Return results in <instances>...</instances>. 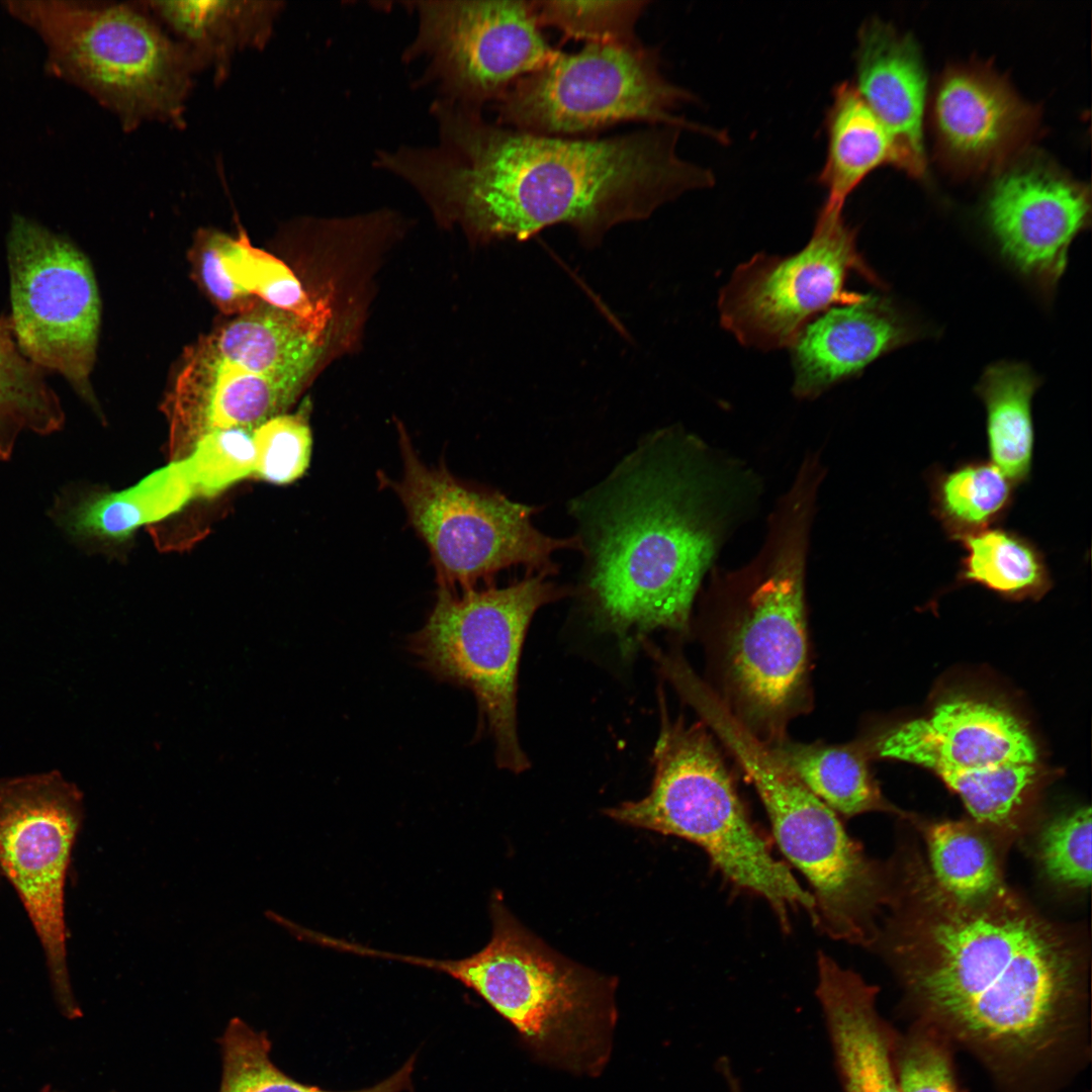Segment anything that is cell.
Returning a JSON list of instances; mask_svg holds the SVG:
<instances>
[{
    "mask_svg": "<svg viewBox=\"0 0 1092 1092\" xmlns=\"http://www.w3.org/2000/svg\"><path fill=\"white\" fill-rule=\"evenodd\" d=\"M826 131L827 154L819 175L827 192L822 208L842 211L851 192L880 166L893 165L911 175L905 155L854 84L835 87Z\"/></svg>",
    "mask_w": 1092,
    "mask_h": 1092,
    "instance_id": "cell-26",
    "label": "cell"
},
{
    "mask_svg": "<svg viewBox=\"0 0 1092 1092\" xmlns=\"http://www.w3.org/2000/svg\"><path fill=\"white\" fill-rule=\"evenodd\" d=\"M883 946L911 1021L972 1056L997 1092H1065L1091 1062L1084 957L1005 886L958 899L911 855Z\"/></svg>",
    "mask_w": 1092,
    "mask_h": 1092,
    "instance_id": "cell-1",
    "label": "cell"
},
{
    "mask_svg": "<svg viewBox=\"0 0 1092 1092\" xmlns=\"http://www.w3.org/2000/svg\"><path fill=\"white\" fill-rule=\"evenodd\" d=\"M821 476L798 470L768 519L754 558L713 569L706 608L711 691L763 742L811 705L805 600L807 556Z\"/></svg>",
    "mask_w": 1092,
    "mask_h": 1092,
    "instance_id": "cell-4",
    "label": "cell"
},
{
    "mask_svg": "<svg viewBox=\"0 0 1092 1092\" xmlns=\"http://www.w3.org/2000/svg\"><path fill=\"white\" fill-rule=\"evenodd\" d=\"M195 490L183 459L171 461L124 490L81 492L64 487L50 517L78 544L122 542L140 527L182 510Z\"/></svg>",
    "mask_w": 1092,
    "mask_h": 1092,
    "instance_id": "cell-23",
    "label": "cell"
},
{
    "mask_svg": "<svg viewBox=\"0 0 1092 1092\" xmlns=\"http://www.w3.org/2000/svg\"><path fill=\"white\" fill-rule=\"evenodd\" d=\"M11 312L16 344L41 370L61 374L96 407L90 384L101 302L86 255L69 239L14 214L7 235Z\"/></svg>",
    "mask_w": 1092,
    "mask_h": 1092,
    "instance_id": "cell-13",
    "label": "cell"
},
{
    "mask_svg": "<svg viewBox=\"0 0 1092 1092\" xmlns=\"http://www.w3.org/2000/svg\"><path fill=\"white\" fill-rule=\"evenodd\" d=\"M492 933L479 951L439 960L372 948L371 958L444 973L481 996L535 1048L580 1044L589 1027L614 1019L616 980L566 959L524 927L499 895L490 902Z\"/></svg>",
    "mask_w": 1092,
    "mask_h": 1092,
    "instance_id": "cell-9",
    "label": "cell"
},
{
    "mask_svg": "<svg viewBox=\"0 0 1092 1092\" xmlns=\"http://www.w3.org/2000/svg\"><path fill=\"white\" fill-rule=\"evenodd\" d=\"M222 235L212 229L200 230L190 250V260L198 282L212 302L226 314L240 315L261 301L240 290L225 273L220 256Z\"/></svg>",
    "mask_w": 1092,
    "mask_h": 1092,
    "instance_id": "cell-40",
    "label": "cell"
},
{
    "mask_svg": "<svg viewBox=\"0 0 1092 1092\" xmlns=\"http://www.w3.org/2000/svg\"><path fill=\"white\" fill-rule=\"evenodd\" d=\"M764 743L779 762L836 814L852 817L872 811L897 813L883 798L858 742L804 743L785 735Z\"/></svg>",
    "mask_w": 1092,
    "mask_h": 1092,
    "instance_id": "cell-27",
    "label": "cell"
},
{
    "mask_svg": "<svg viewBox=\"0 0 1092 1092\" xmlns=\"http://www.w3.org/2000/svg\"><path fill=\"white\" fill-rule=\"evenodd\" d=\"M402 4L415 15L416 28L401 58L420 65L416 82L433 89L434 101L482 111L559 53L543 36L533 1Z\"/></svg>",
    "mask_w": 1092,
    "mask_h": 1092,
    "instance_id": "cell-12",
    "label": "cell"
},
{
    "mask_svg": "<svg viewBox=\"0 0 1092 1092\" xmlns=\"http://www.w3.org/2000/svg\"><path fill=\"white\" fill-rule=\"evenodd\" d=\"M928 870L936 884L965 900L986 898L1005 885L987 833L964 821H940L923 828Z\"/></svg>",
    "mask_w": 1092,
    "mask_h": 1092,
    "instance_id": "cell-31",
    "label": "cell"
},
{
    "mask_svg": "<svg viewBox=\"0 0 1092 1092\" xmlns=\"http://www.w3.org/2000/svg\"><path fill=\"white\" fill-rule=\"evenodd\" d=\"M310 407L309 399L305 398L295 413L278 415L253 431L254 475L285 485L306 472L312 450Z\"/></svg>",
    "mask_w": 1092,
    "mask_h": 1092,
    "instance_id": "cell-36",
    "label": "cell"
},
{
    "mask_svg": "<svg viewBox=\"0 0 1092 1092\" xmlns=\"http://www.w3.org/2000/svg\"><path fill=\"white\" fill-rule=\"evenodd\" d=\"M327 328L260 302L201 338L218 357L269 377H308L324 349Z\"/></svg>",
    "mask_w": 1092,
    "mask_h": 1092,
    "instance_id": "cell-25",
    "label": "cell"
},
{
    "mask_svg": "<svg viewBox=\"0 0 1092 1092\" xmlns=\"http://www.w3.org/2000/svg\"><path fill=\"white\" fill-rule=\"evenodd\" d=\"M430 112L434 144L380 149L372 166L483 238L527 240L564 223L592 246L616 224L712 185L708 170L676 154L675 126L572 139L522 131L437 101Z\"/></svg>",
    "mask_w": 1092,
    "mask_h": 1092,
    "instance_id": "cell-2",
    "label": "cell"
},
{
    "mask_svg": "<svg viewBox=\"0 0 1092 1092\" xmlns=\"http://www.w3.org/2000/svg\"><path fill=\"white\" fill-rule=\"evenodd\" d=\"M962 544L959 577L1009 598L1038 597L1051 586V573L1037 547L1002 528H986L953 539Z\"/></svg>",
    "mask_w": 1092,
    "mask_h": 1092,
    "instance_id": "cell-30",
    "label": "cell"
},
{
    "mask_svg": "<svg viewBox=\"0 0 1092 1092\" xmlns=\"http://www.w3.org/2000/svg\"><path fill=\"white\" fill-rule=\"evenodd\" d=\"M714 733L753 784L787 858L813 889V922L833 938L871 945L887 904L886 877L845 831L837 814L813 795L738 721L723 716Z\"/></svg>",
    "mask_w": 1092,
    "mask_h": 1092,
    "instance_id": "cell-7",
    "label": "cell"
},
{
    "mask_svg": "<svg viewBox=\"0 0 1092 1092\" xmlns=\"http://www.w3.org/2000/svg\"><path fill=\"white\" fill-rule=\"evenodd\" d=\"M1014 484L991 461H972L937 474L932 509L951 539L989 528L1009 509Z\"/></svg>",
    "mask_w": 1092,
    "mask_h": 1092,
    "instance_id": "cell-32",
    "label": "cell"
},
{
    "mask_svg": "<svg viewBox=\"0 0 1092 1092\" xmlns=\"http://www.w3.org/2000/svg\"><path fill=\"white\" fill-rule=\"evenodd\" d=\"M540 26L587 43L636 40L635 25L648 4L635 1H533Z\"/></svg>",
    "mask_w": 1092,
    "mask_h": 1092,
    "instance_id": "cell-35",
    "label": "cell"
},
{
    "mask_svg": "<svg viewBox=\"0 0 1092 1092\" xmlns=\"http://www.w3.org/2000/svg\"><path fill=\"white\" fill-rule=\"evenodd\" d=\"M183 358L163 404L169 422L171 461L187 457L196 442L212 431H254L284 414L307 379L253 373L218 357L200 340L187 349Z\"/></svg>",
    "mask_w": 1092,
    "mask_h": 1092,
    "instance_id": "cell-19",
    "label": "cell"
},
{
    "mask_svg": "<svg viewBox=\"0 0 1092 1092\" xmlns=\"http://www.w3.org/2000/svg\"><path fill=\"white\" fill-rule=\"evenodd\" d=\"M399 447L401 478L379 479L393 489L427 545L440 589H473L479 579L512 566L545 574L557 550L579 547L577 537L553 538L537 530L533 508L470 487L444 465L427 466L403 434Z\"/></svg>",
    "mask_w": 1092,
    "mask_h": 1092,
    "instance_id": "cell-11",
    "label": "cell"
},
{
    "mask_svg": "<svg viewBox=\"0 0 1092 1092\" xmlns=\"http://www.w3.org/2000/svg\"><path fill=\"white\" fill-rule=\"evenodd\" d=\"M1039 109L982 64L947 67L932 97L931 120L939 157L960 172L1001 166L1032 138Z\"/></svg>",
    "mask_w": 1092,
    "mask_h": 1092,
    "instance_id": "cell-18",
    "label": "cell"
},
{
    "mask_svg": "<svg viewBox=\"0 0 1092 1092\" xmlns=\"http://www.w3.org/2000/svg\"><path fill=\"white\" fill-rule=\"evenodd\" d=\"M660 707L649 794L609 808L606 815L697 844L729 882L769 903L783 923L797 907L813 919L812 894L774 856L752 825L708 727L669 720L662 701Z\"/></svg>",
    "mask_w": 1092,
    "mask_h": 1092,
    "instance_id": "cell-6",
    "label": "cell"
},
{
    "mask_svg": "<svg viewBox=\"0 0 1092 1092\" xmlns=\"http://www.w3.org/2000/svg\"><path fill=\"white\" fill-rule=\"evenodd\" d=\"M913 338V327L883 296L862 294L855 302L833 306L811 321L790 347L794 394L818 397Z\"/></svg>",
    "mask_w": 1092,
    "mask_h": 1092,
    "instance_id": "cell-20",
    "label": "cell"
},
{
    "mask_svg": "<svg viewBox=\"0 0 1092 1092\" xmlns=\"http://www.w3.org/2000/svg\"><path fill=\"white\" fill-rule=\"evenodd\" d=\"M144 8L193 58L199 72L225 80L235 58L264 49L284 10L282 1L143 0Z\"/></svg>",
    "mask_w": 1092,
    "mask_h": 1092,
    "instance_id": "cell-24",
    "label": "cell"
},
{
    "mask_svg": "<svg viewBox=\"0 0 1092 1092\" xmlns=\"http://www.w3.org/2000/svg\"><path fill=\"white\" fill-rule=\"evenodd\" d=\"M83 821L82 793L58 771L0 781V874L42 947L52 990L69 1019L82 1015L67 960L65 887Z\"/></svg>",
    "mask_w": 1092,
    "mask_h": 1092,
    "instance_id": "cell-14",
    "label": "cell"
},
{
    "mask_svg": "<svg viewBox=\"0 0 1092 1092\" xmlns=\"http://www.w3.org/2000/svg\"><path fill=\"white\" fill-rule=\"evenodd\" d=\"M855 88L889 129L912 176L925 172L923 115L927 77L921 51L910 33L873 17L857 33Z\"/></svg>",
    "mask_w": 1092,
    "mask_h": 1092,
    "instance_id": "cell-22",
    "label": "cell"
},
{
    "mask_svg": "<svg viewBox=\"0 0 1092 1092\" xmlns=\"http://www.w3.org/2000/svg\"><path fill=\"white\" fill-rule=\"evenodd\" d=\"M869 755L933 770L956 794L1014 764H1036L1034 742L1022 724L996 705L964 698L940 703L922 719L858 742Z\"/></svg>",
    "mask_w": 1092,
    "mask_h": 1092,
    "instance_id": "cell-16",
    "label": "cell"
},
{
    "mask_svg": "<svg viewBox=\"0 0 1092 1092\" xmlns=\"http://www.w3.org/2000/svg\"><path fill=\"white\" fill-rule=\"evenodd\" d=\"M65 412L43 370L18 348L8 315H0V460L12 455L21 434L50 435Z\"/></svg>",
    "mask_w": 1092,
    "mask_h": 1092,
    "instance_id": "cell-29",
    "label": "cell"
},
{
    "mask_svg": "<svg viewBox=\"0 0 1092 1092\" xmlns=\"http://www.w3.org/2000/svg\"><path fill=\"white\" fill-rule=\"evenodd\" d=\"M954 1046L917 1021L898 1031L895 1066L900 1092H960Z\"/></svg>",
    "mask_w": 1092,
    "mask_h": 1092,
    "instance_id": "cell-37",
    "label": "cell"
},
{
    "mask_svg": "<svg viewBox=\"0 0 1092 1092\" xmlns=\"http://www.w3.org/2000/svg\"><path fill=\"white\" fill-rule=\"evenodd\" d=\"M1037 386L1038 379L1026 365L1003 361L990 365L977 387L986 407L991 462L1014 485L1026 481L1031 470V399Z\"/></svg>",
    "mask_w": 1092,
    "mask_h": 1092,
    "instance_id": "cell-28",
    "label": "cell"
},
{
    "mask_svg": "<svg viewBox=\"0 0 1092 1092\" xmlns=\"http://www.w3.org/2000/svg\"><path fill=\"white\" fill-rule=\"evenodd\" d=\"M646 444L595 499L584 547L597 613L625 649L654 629L688 631L704 577L760 492L743 463L684 430Z\"/></svg>",
    "mask_w": 1092,
    "mask_h": 1092,
    "instance_id": "cell-3",
    "label": "cell"
},
{
    "mask_svg": "<svg viewBox=\"0 0 1092 1092\" xmlns=\"http://www.w3.org/2000/svg\"><path fill=\"white\" fill-rule=\"evenodd\" d=\"M1091 808L1082 807L1050 822L1038 840V857L1053 881L1084 890L1091 884Z\"/></svg>",
    "mask_w": 1092,
    "mask_h": 1092,
    "instance_id": "cell-39",
    "label": "cell"
},
{
    "mask_svg": "<svg viewBox=\"0 0 1092 1092\" xmlns=\"http://www.w3.org/2000/svg\"><path fill=\"white\" fill-rule=\"evenodd\" d=\"M852 273L880 282L857 251L855 230L842 211L821 208L801 251L786 257L757 254L735 269L720 292L721 325L743 346L790 348L816 316L861 297L846 288Z\"/></svg>",
    "mask_w": 1092,
    "mask_h": 1092,
    "instance_id": "cell-15",
    "label": "cell"
},
{
    "mask_svg": "<svg viewBox=\"0 0 1092 1092\" xmlns=\"http://www.w3.org/2000/svg\"><path fill=\"white\" fill-rule=\"evenodd\" d=\"M220 256L228 276L245 293L313 326L328 327V300L313 302L289 267L254 247L245 231L240 230L237 238L223 234Z\"/></svg>",
    "mask_w": 1092,
    "mask_h": 1092,
    "instance_id": "cell-33",
    "label": "cell"
},
{
    "mask_svg": "<svg viewBox=\"0 0 1092 1092\" xmlns=\"http://www.w3.org/2000/svg\"><path fill=\"white\" fill-rule=\"evenodd\" d=\"M183 460L195 495L212 497L254 474L253 431L240 428L212 431L201 437Z\"/></svg>",
    "mask_w": 1092,
    "mask_h": 1092,
    "instance_id": "cell-38",
    "label": "cell"
},
{
    "mask_svg": "<svg viewBox=\"0 0 1092 1092\" xmlns=\"http://www.w3.org/2000/svg\"><path fill=\"white\" fill-rule=\"evenodd\" d=\"M222 1079L219 1092H334L297 1082L270 1059L271 1042L239 1018L219 1038ZM354 1092V1091H351Z\"/></svg>",
    "mask_w": 1092,
    "mask_h": 1092,
    "instance_id": "cell-34",
    "label": "cell"
},
{
    "mask_svg": "<svg viewBox=\"0 0 1092 1092\" xmlns=\"http://www.w3.org/2000/svg\"><path fill=\"white\" fill-rule=\"evenodd\" d=\"M817 966L816 996L843 1092H900L898 1031L878 1011V988L825 953Z\"/></svg>",
    "mask_w": 1092,
    "mask_h": 1092,
    "instance_id": "cell-21",
    "label": "cell"
},
{
    "mask_svg": "<svg viewBox=\"0 0 1092 1092\" xmlns=\"http://www.w3.org/2000/svg\"><path fill=\"white\" fill-rule=\"evenodd\" d=\"M565 594L545 574L461 596L439 588L424 626L407 640L423 669L473 693L500 768L520 772L529 765L517 732L521 649L537 610Z\"/></svg>",
    "mask_w": 1092,
    "mask_h": 1092,
    "instance_id": "cell-8",
    "label": "cell"
},
{
    "mask_svg": "<svg viewBox=\"0 0 1092 1092\" xmlns=\"http://www.w3.org/2000/svg\"><path fill=\"white\" fill-rule=\"evenodd\" d=\"M55 1092H57V1091H55Z\"/></svg>",
    "mask_w": 1092,
    "mask_h": 1092,
    "instance_id": "cell-41",
    "label": "cell"
},
{
    "mask_svg": "<svg viewBox=\"0 0 1092 1092\" xmlns=\"http://www.w3.org/2000/svg\"><path fill=\"white\" fill-rule=\"evenodd\" d=\"M2 4L42 40L47 72L86 92L124 130L148 122L184 124L200 72L140 1Z\"/></svg>",
    "mask_w": 1092,
    "mask_h": 1092,
    "instance_id": "cell-5",
    "label": "cell"
},
{
    "mask_svg": "<svg viewBox=\"0 0 1092 1092\" xmlns=\"http://www.w3.org/2000/svg\"><path fill=\"white\" fill-rule=\"evenodd\" d=\"M1087 186L1049 162L1004 170L987 196L985 218L1003 255L1044 287L1063 274L1068 250L1090 221Z\"/></svg>",
    "mask_w": 1092,
    "mask_h": 1092,
    "instance_id": "cell-17",
    "label": "cell"
},
{
    "mask_svg": "<svg viewBox=\"0 0 1092 1092\" xmlns=\"http://www.w3.org/2000/svg\"><path fill=\"white\" fill-rule=\"evenodd\" d=\"M693 99L660 71L656 49L638 39L586 43L558 53L517 80L495 102L497 123L544 135L590 133L627 121L699 127L673 114Z\"/></svg>",
    "mask_w": 1092,
    "mask_h": 1092,
    "instance_id": "cell-10",
    "label": "cell"
}]
</instances>
